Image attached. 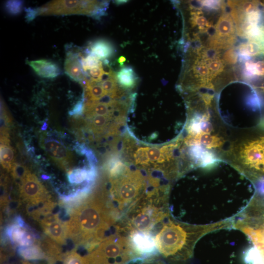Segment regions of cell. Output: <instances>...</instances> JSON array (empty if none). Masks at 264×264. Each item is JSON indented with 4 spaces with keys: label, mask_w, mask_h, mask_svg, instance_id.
<instances>
[{
    "label": "cell",
    "mask_w": 264,
    "mask_h": 264,
    "mask_svg": "<svg viewBox=\"0 0 264 264\" xmlns=\"http://www.w3.org/2000/svg\"><path fill=\"white\" fill-rule=\"evenodd\" d=\"M18 252L22 257L28 260H41L45 257L41 247L36 244L19 247Z\"/></svg>",
    "instance_id": "obj_16"
},
{
    "label": "cell",
    "mask_w": 264,
    "mask_h": 264,
    "mask_svg": "<svg viewBox=\"0 0 264 264\" xmlns=\"http://www.w3.org/2000/svg\"><path fill=\"white\" fill-rule=\"evenodd\" d=\"M238 48L241 55L243 57H253L264 53L263 45L253 41L249 40L247 43L242 44Z\"/></svg>",
    "instance_id": "obj_17"
},
{
    "label": "cell",
    "mask_w": 264,
    "mask_h": 264,
    "mask_svg": "<svg viewBox=\"0 0 264 264\" xmlns=\"http://www.w3.org/2000/svg\"><path fill=\"white\" fill-rule=\"evenodd\" d=\"M23 3V2L22 0H7L5 3V9L9 14L17 15L21 12Z\"/></svg>",
    "instance_id": "obj_26"
},
{
    "label": "cell",
    "mask_w": 264,
    "mask_h": 264,
    "mask_svg": "<svg viewBox=\"0 0 264 264\" xmlns=\"http://www.w3.org/2000/svg\"><path fill=\"white\" fill-rule=\"evenodd\" d=\"M108 2L96 0H53L38 7L39 15H86L98 19L105 14Z\"/></svg>",
    "instance_id": "obj_6"
},
{
    "label": "cell",
    "mask_w": 264,
    "mask_h": 264,
    "mask_svg": "<svg viewBox=\"0 0 264 264\" xmlns=\"http://www.w3.org/2000/svg\"><path fill=\"white\" fill-rule=\"evenodd\" d=\"M261 14L259 9L252 11L245 15V19L243 24L246 23L257 25L261 20Z\"/></svg>",
    "instance_id": "obj_28"
},
{
    "label": "cell",
    "mask_w": 264,
    "mask_h": 264,
    "mask_svg": "<svg viewBox=\"0 0 264 264\" xmlns=\"http://www.w3.org/2000/svg\"><path fill=\"white\" fill-rule=\"evenodd\" d=\"M126 61V58L124 56H121L118 59V62L121 65H123L124 63Z\"/></svg>",
    "instance_id": "obj_36"
},
{
    "label": "cell",
    "mask_w": 264,
    "mask_h": 264,
    "mask_svg": "<svg viewBox=\"0 0 264 264\" xmlns=\"http://www.w3.org/2000/svg\"><path fill=\"white\" fill-rule=\"evenodd\" d=\"M23 264H31L28 263H27V262H24V263H23Z\"/></svg>",
    "instance_id": "obj_38"
},
{
    "label": "cell",
    "mask_w": 264,
    "mask_h": 264,
    "mask_svg": "<svg viewBox=\"0 0 264 264\" xmlns=\"http://www.w3.org/2000/svg\"><path fill=\"white\" fill-rule=\"evenodd\" d=\"M25 19L26 22H30L39 15L38 8L28 7L25 8Z\"/></svg>",
    "instance_id": "obj_32"
},
{
    "label": "cell",
    "mask_w": 264,
    "mask_h": 264,
    "mask_svg": "<svg viewBox=\"0 0 264 264\" xmlns=\"http://www.w3.org/2000/svg\"><path fill=\"white\" fill-rule=\"evenodd\" d=\"M41 225L45 232L53 241L59 244H64L67 238L66 223L63 222L57 214L51 212L43 216Z\"/></svg>",
    "instance_id": "obj_8"
},
{
    "label": "cell",
    "mask_w": 264,
    "mask_h": 264,
    "mask_svg": "<svg viewBox=\"0 0 264 264\" xmlns=\"http://www.w3.org/2000/svg\"><path fill=\"white\" fill-rule=\"evenodd\" d=\"M108 72L104 71L102 63H101L99 65L88 70V75L89 77V79L91 81L100 83L103 81L105 75Z\"/></svg>",
    "instance_id": "obj_25"
},
{
    "label": "cell",
    "mask_w": 264,
    "mask_h": 264,
    "mask_svg": "<svg viewBox=\"0 0 264 264\" xmlns=\"http://www.w3.org/2000/svg\"><path fill=\"white\" fill-rule=\"evenodd\" d=\"M87 257L90 264H131L140 258L128 237L117 232L102 242Z\"/></svg>",
    "instance_id": "obj_5"
},
{
    "label": "cell",
    "mask_w": 264,
    "mask_h": 264,
    "mask_svg": "<svg viewBox=\"0 0 264 264\" xmlns=\"http://www.w3.org/2000/svg\"><path fill=\"white\" fill-rule=\"evenodd\" d=\"M130 164L120 159L110 158L107 164L110 179L111 205L117 216L123 214L155 183L154 175L136 160Z\"/></svg>",
    "instance_id": "obj_3"
},
{
    "label": "cell",
    "mask_w": 264,
    "mask_h": 264,
    "mask_svg": "<svg viewBox=\"0 0 264 264\" xmlns=\"http://www.w3.org/2000/svg\"><path fill=\"white\" fill-rule=\"evenodd\" d=\"M258 76H264V61H259L255 63Z\"/></svg>",
    "instance_id": "obj_34"
},
{
    "label": "cell",
    "mask_w": 264,
    "mask_h": 264,
    "mask_svg": "<svg viewBox=\"0 0 264 264\" xmlns=\"http://www.w3.org/2000/svg\"><path fill=\"white\" fill-rule=\"evenodd\" d=\"M193 70L195 76L200 79L201 85L211 83V72L202 61L198 59L193 66Z\"/></svg>",
    "instance_id": "obj_18"
},
{
    "label": "cell",
    "mask_w": 264,
    "mask_h": 264,
    "mask_svg": "<svg viewBox=\"0 0 264 264\" xmlns=\"http://www.w3.org/2000/svg\"><path fill=\"white\" fill-rule=\"evenodd\" d=\"M223 60L227 64L233 65L238 60V54L233 48H230L224 54Z\"/></svg>",
    "instance_id": "obj_29"
},
{
    "label": "cell",
    "mask_w": 264,
    "mask_h": 264,
    "mask_svg": "<svg viewBox=\"0 0 264 264\" xmlns=\"http://www.w3.org/2000/svg\"><path fill=\"white\" fill-rule=\"evenodd\" d=\"M199 3L202 5L217 9L221 7L222 2L218 0H200Z\"/></svg>",
    "instance_id": "obj_33"
},
{
    "label": "cell",
    "mask_w": 264,
    "mask_h": 264,
    "mask_svg": "<svg viewBox=\"0 0 264 264\" xmlns=\"http://www.w3.org/2000/svg\"><path fill=\"white\" fill-rule=\"evenodd\" d=\"M21 181V196L29 205H35L47 201L46 191L34 175L29 172Z\"/></svg>",
    "instance_id": "obj_7"
},
{
    "label": "cell",
    "mask_w": 264,
    "mask_h": 264,
    "mask_svg": "<svg viewBox=\"0 0 264 264\" xmlns=\"http://www.w3.org/2000/svg\"><path fill=\"white\" fill-rule=\"evenodd\" d=\"M84 101L85 97L84 96H83V98L78 101L72 110L69 111V114L72 116H79L81 115L84 111Z\"/></svg>",
    "instance_id": "obj_30"
},
{
    "label": "cell",
    "mask_w": 264,
    "mask_h": 264,
    "mask_svg": "<svg viewBox=\"0 0 264 264\" xmlns=\"http://www.w3.org/2000/svg\"><path fill=\"white\" fill-rule=\"evenodd\" d=\"M11 172L13 176L20 180L22 179L29 172L24 166L14 163Z\"/></svg>",
    "instance_id": "obj_27"
},
{
    "label": "cell",
    "mask_w": 264,
    "mask_h": 264,
    "mask_svg": "<svg viewBox=\"0 0 264 264\" xmlns=\"http://www.w3.org/2000/svg\"><path fill=\"white\" fill-rule=\"evenodd\" d=\"M199 136V145L202 144L204 147L211 149L220 147L222 144L220 138L216 135L208 133H200Z\"/></svg>",
    "instance_id": "obj_21"
},
{
    "label": "cell",
    "mask_w": 264,
    "mask_h": 264,
    "mask_svg": "<svg viewBox=\"0 0 264 264\" xmlns=\"http://www.w3.org/2000/svg\"><path fill=\"white\" fill-rule=\"evenodd\" d=\"M44 147L48 154L61 166H66L71 160L70 153L56 140L46 139L44 143Z\"/></svg>",
    "instance_id": "obj_10"
},
{
    "label": "cell",
    "mask_w": 264,
    "mask_h": 264,
    "mask_svg": "<svg viewBox=\"0 0 264 264\" xmlns=\"http://www.w3.org/2000/svg\"><path fill=\"white\" fill-rule=\"evenodd\" d=\"M114 1L115 2V3H116L117 4H123L125 2H127V0H116V1Z\"/></svg>",
    "instance_id": "obj_37"
},
{
    "label": "cell",
    "mask_w": 264,
    "mask_h": 264,
    "mask_svg": "<svg viewBox=\"0 0 264 264\" xmlns=\"http://www.w3.org/2000/svg\"><path fill=\"white\" fill-rule=\"evenodd\" d=\"M116 75L119 85L126 89L132 88L136 84L137 77L130 66L123 67L116 73Z\"/></svg>",
    "instance_id": "obj_15"
},
{
    "label": "cell",
    "mask_w": 264,
    "mask_h": 264,
    "mask_svg": "<svg viewBox=\"0 0 264 264\" xmlns=\"http://www.w3.org/2000/svg\"><path fill=\"white\" fill-rule=\"evenodd\" d=\"M232 226V217L211 224L195 225L177 220L170 214L155 227V234L153 235L162 257L170 262L183 263L193 257L195 245L202 237Z\"/></svg>",
    "instance_id": "obj_2"
},
{
    "label": "cell",
    "mask_w": 264,
    "mask_h": 264,
    "mask_svg": "<svg viewBox=\"0 0 264 264\" xmlns=\"http://www.w3.org/2000/svg\"><path fill=\"white\" fill-rule=\"evenodd\" d=\"M114 48L108 41L99 39L93 42L89 46L88 52L95 56L99 60H106L114 53Z\"/></svg>",
    "instance_id": "obj_14"
},
{
    "label": "cell",
    "mask_w": 264,
    "mask_h": 264,
    "mask_svg": "<svg viewBox=\"0 0 264 264\" xmlns=\"http://www.w3.org/2000/svg\"><path fill=\"white\" fill-rule=\"evenodd\" d=\"M7 234L11 242L19 247L35 244L36 242L34 235L21 224L10 226L7 229Z\"/></svg>",
    "instance_id": "obj_11"
},
{
    "label": "cell",
    "mask_w": 264,
    "mask_h": 264,
    "mask_svg": "<svg viewBox=\"0 0 264 264\" xmlns=\"http://www.w3.org/2000/svg\"><path fill=\"white\" fill-rule=\"evenodd\" d=\"M0 163L8 171H11L14 164V150L9 144H0Z\"/></svg>",
    "instance_id": "obj_19"
},
{
    "label": "cell",
    "mask_w": 264,
    "mask_h": 264,
    "mask_svg": "<svg viewBox=\"0 0 264 264\" xmlns=\"http://www.w3.org/2000/svg\"><path fill=\"white\" fill-rule=\"evenodd\" d=\"M117 217L105 195L87 197L71 211L66 223L67 238L85 245L90 252L110 236L107 234Z\"/></svg>",
    "instance_id": "obj_1"
},
{
    "label": "cell",
    "mask_w": 264,
    "mask_h": 264,
    "mask_svg": "<svg viewBox=\"0 0 264 264\" xmlns=\"http://www.w3.org/2000/svg\"><path fill=\"white\" fill-rule=\"evenodd\" d=\"M212 97L213 96L208 93H203L202 94L203 100L207 105L210 104Z\"/></svg>",
    "instance_id": "obj_35"
},
{
    "label": "cell",
    "mask_w": 264,
    "mask_h": 264,
    "mask_svg": "<svg viewBox=\"0 0 264 264\" xmlns=\"http://www.w3.org/2000/svg\"><path fill=\"white\" fill-rule=\"evenodd\" d=\"M132 264H166L162 259L155 256L139 260Z\"/></svg>",
    "instance_id": "obj_31"
},
{
    "label": "cell",
    "mask_w": 264,
    "mask_h": 264,
    "mask_svg": "<svg viewBox=\"0 0 264 264\" xmlns=\"http://www.w3.org/2000/svg\"><path fill=\"white\" fill-rule=\"evenodd\" d=\"M168 185H151L123 215L117 231L129 234L151 231L170 215Z\"/></svg>",
    "instance_id": "obj_4"
},
{
    "label": "cell",
    "mask_w": 264,
    "mask_h": 264,
    "mask_svg": "<svg viewBox=\"0 0 264 264\" xmlns=\"http://www.w3.org/2000/svg\"><path fill=\"white\" fill-rule=\"evenodd\" d=\"M205 64L208 66L211 72V80L222 72L225 66V63L220 58L207 62Z\"/></svg>",
    "instance_id": "obj_22"
},
{
    "label": "cell",
    "mask_w": 264,
    "mask_h": 264,
    "mask_svg": "<svg viewBox=\"0 0 264 264\" xmlns=\"http://www.w3.org/2000/svg\"><path fill=\"white\" fill-rule=\"evenodd\" d=\"M78 53L69 51L66 53L64 68L65 72L73 80L81 84L86 79L80 58Z\"/></svg>",
    "instance_id": "obj_12"
},
{
    "label": "cell",
    "mask_w": 264,
    "mask_h": 264,
    "mask_svg": "<svg viewBox=\"0 0 264 264\" xmlns=\"http://www.w3.org/2000/svg\"><path fill=\"white\" fill-rule=\"evenodd\" d=\"M27 64L39 76L45 78H54L59 76L61 70L54 62L46 59L28 61Z\"/></svg>",
    "instance_id": "obj_13"
},
{
    "label": "cell",
    "mask_w": 264,
    "mask_h": 264,
    "mask_svg": "<svg viewBox=\"0 0 264 264\" xmlns=\"http://www.w3.org/2000/svg\"><path fill=\"white\" fill-rule=\"evenodd\" d=\"M86 57H82L81 62L84 71L86 72L91 68L99 65L102 62L94 55L88 52Z\"/></svg>",
    "instance_id": "obj_23"
},
{
    "label": "cell",
    "mask_w": 264,
    "mask_h": 264,
    "mask_svg": "<svg viewBox=\"0 0 264 264\" xmlns=\"http://www.w3.org/2000/svg\"><path fill=\"white\" fill-rule=\"evenodd\" d=\"M191 24L193 26H198L200 32H206L211 27V23L202 15L199 10L191 12Z\"/></svg>",
    "instance_id": "obj_20"
},
{
    "label": "cell",
    "mask_w": 264,
    "mask_h": 264,
    "mask_svg": "<svg viewBox=\"0 0 264 264\" xmlns=\"http://www.w3.org/2000/svg\"><path fill=\"white\" fill-rule=\"evenodd\" d=\"M127 236L133 250L141 259L153 256L152 254L157 250L154 236L151 233L134 232Z\"/></svg>",
    "instance_id": "obj_9"
},
{
    "label": "cell",
    "mask_w": 264,
    "mask_h": 264,
    "mask_svg": "<svg viewBox=\"0 0 264 264\" xmlns=\"http://www.w3.org/2000/svg\"><path fill=\"white\" fill-rule=\"evenodd\" d=\"M63 264H90L86 256H82L75 251H71L65 258Z\"/></svg>",
    "instance_id": "obj_24"
}]
</instances>
